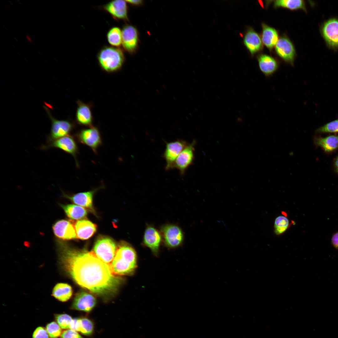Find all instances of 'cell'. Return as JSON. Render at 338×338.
Returning a JSON list of instances; mask_svg holds the SVG:
<instances>
[{
    "instance_id": "7402d4cb",
    "label": "cell",
    "mask_w": 338,
    "mask_h": 338,
    "mask_svg": "<svg viewBox=\"0 0 338 338\" xmlns=\"http://www.w3.org/2000/svg\"><path fill=\"white\" fill-rule=\"evenodd\" d=\"M313 141L316 146L320 147L327 153L332 152L338 148V135H331L325 137L315 136Z\"/></svg>"
},
{
    "instance_id": "83f0119b",
    "label": "cell",
    "mask_w": 338,
    "mask_h": 338,
    "mask_svg": "<svg viewBox=\"0 0 338 338\" xmlns=\"http://www.w3.org/2000/svg\"><path fill=\"white\" fill-rule=\"evenodd\" d=\"M107 41L111 46L119 47L122 44V31L117 26L110 28L106 34Z\"/></svg>"
},
{
    "instance_id": "603a6c76",
    "label": "cell",
    "mask_w": 338,
    "mask_h": 338,
    "mask_svg": "<svg viewBox=\"0 0 338 338\" xmlns=\"http://www.w3.org/2000/svg\"><path fill=\"white\" fill-rule=\"evenodd\" d=\"M258 61L261 71L266 76L272 75L278 68L276 60L269 55L261 54L258 58Z\"/></svg>"
},
{
    "instance_id": "9c48e42d",
    "label": "cell",
    "mask_w": 338,
    "mask_h": 338,
    "mask_svg": "<svg viewBox=\"0 0 338 338\" xmlns=\"http://www.w3.org/2000/svg\"><path fill=\"white\" fill-rule=\"evenodd\" d=\"M50 148L59 149L72 155L75 160L76 165L78 166L76 159L78 149L75 141L72 136L69 135L64 136L46 145H43L41 147V148L43 150H46Z\"/></svg>"
},
{
    "instance_id": "5bb4252c",
    "label": "cell",
    "mask_w": 338,
    "mask_h": 338,
    "mask_svg": "<svg viewBox=\"0 0 338 338\" xmlns=\"http://www.w3.org/2000/svg\"><path fill=\"white\" fill-rule=\"evenodd\" d=\"M162 238L161 233L153 226L148 225L144 231L143 243L149 248L154 254L157 255Z\"/></svg>"
},
{
    "instance_id": "f35d334b",
    "label": "cell",
    "mask_w": 338,
    "mask_h": 338,
    "mask_svg": "<svg viewBox=\"0 0 338 338\" xmlns=\"http://www.w3.org/2000/svg\"><path fill=\"white\" fill-rule=\"evenodd\" d=\"M26 38L28 41L30 43H33V40L31 37L28 34H27L26 35Z\"/></svg>"
},
{
    "instance_id": "f546056e",
    "label": "cell",
    "mask_w": 338,
    "mask_h": 338,
    "mask_svg": "<svg viewBox=\"0 0 338 338\" xmlns=\"http://www.w3.org/2000/svg\"><path fill=\"white\" fill-rule=\"evenodd\" d=\"M289 222L285 216H279L277 217L274 223V232L277 235H280L284 233L288 228Z\"/></svg>"
},
{
    "instance_id": "3957f363",
    "label": "cell",
    "mask_w": 338,
    "mask_h": 338,
    "mask_svg": "<svg viewBox=\"0 0 338 338\" xmlns=\"http://www.w3.org/2000/svg\"><path fill=\"white\" fill-rule=\"evenodd\" d=\"M98 64L105 71L114 73L120 70L125 61L123 50L119 47L105 45L97 55Z\"/></svg>"
},
{
    "instance_id": "836d02e7",
    "label": "cell",
    "mask_w": 338,
    "mask_h": 338,
    "mask_svg": "<svg viewBox=\"0 0 338 338\" xmlns=\"http://www.w3.org/2000/svg\"><path fill=\"white\" fill-rule=\"evenodd\" d=\"M46 329L42 327L37 328L33 332V338H49Z\"/></svg>"
},
{
    "instance_id": "f1b7e54d",
    "label": "cell",
    "mask_w": 338,
    "mask_h": 338,
    "mask_svg": "<svg viewBox=\"0 0 338 338\" xmlns=\"http://www.w3.org/2000/svg\"><path fill=\"white\" fill-rule=\"evenodd\" d=\"M94 326L92 322L86 318L78 319L77 332L85 335H91L94 331Z\"/></svg>"
},
{
    "instance_id": "d6a6232c",
    "label": "cell",
    "mask_w": 338,
    "mask_h": 338,
    "mask_svg": "<svg viewBox=\"0 0 338 338\" xmlns=\"http://www.w3.org/2000/svg\"><path fill=\"white\" fill-rule=\"evenodd\" d=\"M55 319L62 329H69L73 320L70 315L66 314H58L56 315Z\"/></svg>"
},
{
    "instance_id": "4fadbf2b",
    "label": "cell",
    "mask_w": 338,
    "mask_h": 338,
    "mask_svg": "<svg viewBox=\"0 0 338 338\" xmlns=\"http://www.w3.org/2000/svg\"><path fill=\"white\" fill-rule=\"evenodd\" d=\"M102 8L115 20H128V7L125 1H111L103 5Z\"/></svg>"
},
{
    "instance_id": "484cf974",
    "label": "cell",
    "mask_w": 338,
    "mask_h": 338,
    "mask_svg": "<svg viewBox=\"0 0 338 338\" xmlns=\"http://www.w3.org/2000/svg\"><path fill=\"white\" fill-rule=\"evenodd\" d=\"M66 215L70 218L78 220L86 217L87 214L86 210L84 207L73 204L60 205Z\"/></svg>"
},
{
    "instance_id": "74e56055",
    "label": "cell",
    "mask_w": 338,
    "mask_h": 338,
    "mask_svg": "<svg viewBox=\"0 0 338 338\" xmlns=\"http://www.w3.org/2000/svg\"><path fill=\"white\" fill-rule=\"evenodd\" d=\"M334 166L336 172L338 173V155L334 161Z\"/></svg>"
},
{
    "instance_id": "6da1fadb",
    "label": "cell",
    "mask_w": 338,
    "mask_h": 338,
    "mask_svg": "<svg viewBox=\"0 0 338 338\" xmlns=\"http://www.w3.org/2000/svg\"><path fill=\"white\" fill-rule=\"evenodd\" d=\"M59 243L63 265L78 284L100 295L115 292L120 280L110 264L103 261L93 252L77 250Z\"/></svg>"
},
{
    "instance_id": "e575fe53",
    "label": "cell",
    "mask_w": 338,
    "mask_h": 338,
    "mask_svg": "<svg viewBox=\"0 0 338 338\" xmlns=\"http://www.w3.org/2000/svg\"><path fill=\"white\" fill-rule=\"evenodd\" d=\"M61 338H83L77 331L69 329L63 331Z\"/></svg>"
},
{
    "instance_id": "8992f818",
    "label": "cell",
    "mask_w": 338,
    "mask_h": 338,
    "mask_svg": "<svg viewBox=\"0 0 338 338\" xmlns=\"http://www.w3.org/2000/svg\"><path fill=\"white\" fill-rule=\"evenodd\" d=\"M161 232L164 243L167 247H177L181 245L183 241V233L177 225L165 224L161 227Z\"/></svg>"
},
{
    "instance_id": "277c9868",
    "label": "cell",
    "mask_w": 338,
    "mask_h": 338,
    "mask_svg": "<svg viewBox=\"0 0 338 338\" xmlns=\"http://www.w3.org/2000/svg\"><path fill=\"white\" fill-rule=\"evenodd\" d=\"M117 248L115 242L112 239L100 236L95 241L93 252L103 261L110 264L114 258Z\"/></svg>"
},
{
    "instance_id": "d590c367",
    "label": "cell",
    "mask_w": 338,
    "mask_h": 338,
    "mask_svg": "<svg viewBox=\"0 0 338 338\" xmlns=\"http://www.w3.org/2000/svg\"><path fill=\"white\" fill-rule=\"evenodd\" d=\"M331 242L333 247L338 250V231L332 236Z\"/></svg>"
},
{
    "instance_id": "30bf717a",
    "label": "cell",
    "mask_w": 338,
    "mask_h": 338,
    "mask_svg": "<svg viewBox=\"0 0 338 338\" xmlns=\"http://www.w3.org/2000/svg\"><path fill=\"white\" fill-rule=\"evenodd\" d=\"M188 144L186 141L181 139L166 142L162 156L166 162V170L172 169L175 160Z\"/></svg>"
},
{
    "instance_id": "4316f807",
    "label": "cell",
    "mask_w": 338,
    "mask_h": 338,
    "mask_svg": "<svg viewBox=\"0 0 338 338\" xmlns=\"http://www.w3.org/2000/svg\"><path fill=\"white\" fill-rule=\"evenodd\" d=\"M275 8L283 7L290 10L302 9L306 11L305 3L302 0H277L274 1Z\"/></svg>"
},
{
    "instance_id": "7a4b0ae2",
    "label": "cell",
    "mask_w": 338,
    "mask_h": 338,
    "mask_svg": "<svg viewBox=\"0 0 338 338\" xmlns=\"http://www.w3.org/2000/svg\"><path fill=\"white\" fill-rule=\"evenodd\" d=\"M110 264L115 275L132 274L137 266L135 250L128 243L121 242L118 246L114 258Z\"/></svg>"
},
{
    "instance_id": "2e32d148",
    "label": "cell",
    "mask_w": 338,
    "mask_h": 338,
    "mask_svg": "<svg viewBox=\"0 0 338 338\" xmlns=\"http://www.w3.org/2000/svg\"><path fill=\"white\" fill-rule=\"evenodd\" d=\"M278 55L286 62L292 64L295 56L294 47L291 42L285 37L279 38L275 46Z\"/></svg>"
},
{
    "instance_id": "ffe728a7",
    "label": "cell",
    "mask_w": 338,
    "mask_h": 338,
    "mask_svg": "<svg viewBox=\"0 0 338 338\" xmlns=\"http://www.w3.org/2000/svg\"><path fill=\"white\" fill-rule=\"evenodd\" d=\"M98 189L79 192L71 196L65 194H64V196L75 204L87 208L93 212L94 211L93 205V196L94 193Z\"/></svg>"
},
{
    "instance_id": "1f68e13d",
    "label": "cell",
    "mask_w": 338,
    "mask_h": 338,
    "mask_svg": "<svg viewBox=\"0 0 338 338\" xmlns=\"http://www.w3.org/2000/svg\"><path fill=\"white\" fill-rule=\"evenodd\" d=\"M46 330L50 338H58L62 333L61 328L55 322H52L48 324Z\"/></svg>"
},
{
    "instance_id": "cb8c5ba5",
    "label": "cell",
    "mask_w": 338,
    "mask_h": 338,
    "mask_svg": "<svg viewBox=\"0 0 338 338\" xmlns=\"http://www.w3.org/2000/svg\"><path fill=\"white\" fill-rule=\"evenodd\" d=\"M262 27V41L267 47L271 49L279 40L278 33L275 29L265 24H263Z\"/></svg>"
},
{
    "instance_id": "d4e9b609",
    "label": "cell",
    "mask_w": 338,
    "mask_h": 338,
    "mask_svg": "<svg viewBox=\"0 0 338 338\" xmlns=\"http://www.w3.org/2000/svg\"><path fill=\"white\" fill-rule=\"evenodd\" d=\"M72 293V288L70 285L66 283H59L54 287L52 295L58 300L65 302L71 298Z\"/></svg>"
},
{
    "instance_id": "e0dca14e",
    "label": "cell",
    "mask_w": 338,
    "mask_h": 338,
    "mask_svg": "<svg viewBox=\"0 0 338 338\" xmlns=\"http://www.w3.org/2000/svg\"><path fill=\"white\" fill-rule=\"evenodd\" d=\"M96 303L95 297L88 293L82 292L75 296L72 308L74 310L89 312L95 307Z\"/></svg>"
},
{
    "instance_id": "8d00e7d4",
    "label": "cell",
    "mask_w": 338,
    "mask_h": 338,
    "mask_svg": "<svg viewBox=\"0 0 338 338\" xmlns=\"http://www.w3.org/2000/svg\"><path fill=\"white\" fill-rule=\"evenodd\" d=\"M125 1L127 3L134 5H139L142 3V1L140 0H125Z\"/></svg>"
},
{
    "instance_id": "ba28073f",
    "label": "cell",
    "mask_w": 338,
    "mask_h": 338,
    "mask_svg": "<svg viewBox=\"0 0 338 338\" xmlns=\"http://www.w3.org/2000/svg\"><path fill=\"white\" fill-rule=\"evenodd\" d=\"M196 141L193 140L184 149L174 161L172 169H178L181 176L184 175L188 168L192 165L194 159Z\"/></svg>"
},
{
    "instance_id": "44dd1931",
    "label": "cell",
    "mask_w": 338,
    "mask_h": 338,
    "mask_svg": "<svg viewBox=\"0 0 338 338\" xmlns=\"http://www.w3.org/2000/svg\"><path fill=\"white\" fill-rule=\"evenodd\" d=\"M243 43L252 55L260 51L262 48V41L259 36L252 28L248 29L245 33Z\"/></svg>"
},
{
    "instance_id": "ac0fdd59",
    "label": "cell",
    "mask_w": 338,
    "mask_h": 338,
    "mask_svg": "<svg viewBox=\"0 0 338 338\" xmlns=\"http://www.w3.org/2000/svg\"><path fill=\"white\" fill-rule=\"evenodd\" d=\"M77 107L76 119L79 124L88 127L92 126L93 117L90 104L84 103L80 100L76 102Z\"/></svg>"
},
{
    "instance_id": "4dcf8cb0",
    "label": "cell",
    "mask_w": 338,
    "mask_h": 338,
    "mask_svg": "<svg viewBox=\"0 0 338 338\" xmlns=\"http://www.w3.org/2000/svg\"><path fill=\"white\" fill-rule=\"evenodd\" d=\"M316 131L319 133H338V118L320 127Z\"/></svg>"
},
{
    "instance_id": "d6986e66",
    "label": "cell",
    "mask_w": 338,
    "mask_h": 338,
    "mask_svg": "<svg viewBox=\"0 0 338 338\" xmlns=\"http://www.w3.org/2000/svg\"><path fill=\"white\" fill-rule=\"evenodd\" d=\"M74 226L77 238L83 240L88 239L91 237L97 229V226L95 224L85 219L77 221Z\"/></svg>"
},
{
    "instance_id": "7c38bea8",
    "label": "cell",
    "mask_w": 338,
    "mask_h": 338,
    "mask_svg": "<svg viewBox=\"0 0 338 338\" xmlns=\"http://www.w3.org/2000/svg\"><path fill=\"white\" fill-rule=\"evenodd\" d=\"M122 44L123 49L127 52L132 53L136 50L138 41L136 28L134 26L126 24L121 29Z\"/></svg>"
},
{
    "instance_id": "9a60e30c",
    "label": "cell",
    "mask_w": 338,
    "mask_h": 338,
    "mask_svg": "<svg viewBox=\"0 0 338 338\" xmlns=\"http://www.w3.org/2000/svg\"><path fill=\"white\" fill-rule=\"evenodd\" d=\"M53 232L57 237L63 240H70L77 238L74 226L70 221L60 220L53 226Z\"/></svg>"
},
{
    "instance_id": "52a82bcc",
    "label": "cell",
    "mask_w": 338,
    "mask_h": 338,
    "mask_svg": "<svg viewBox=\"0 0 338 338\" xmlns=\"http://www.w3.org/2000/svg\"><path fill=\"white\" fill-rule=\"evenodd\" d=\"M76 137L79 142L88 146L95 153L102 144L100 132L97 127L93 126L80 130Z\"/></svg>"
},
{
    "instance_id": "5b68a950",
    "label": "cell",
    "mask_w": 338,
    "mask_h": 338,
    "mask_svg": "<svg viewBox=\"0 0 338 338\" xmlns=\"http://www.w3.org/2000/svg\"><path fill=\"white\" fill-rule=\"evenodd\" d=\"M51 121L50 134L47 138V144L64 136L68 135L74 127V125L68 120H59L55 119L51 115L49 110L44 107Z\"/></svg>"
},
{
    "instance_id": "8fae6325",
    "label": "cell",
    "mask_w": 338,
    "mask_h": 338,
    "mask_svg": "<svg viewBox=\"0 0 338 338\" xmlns=\"http://www.w3.org/2000/svg\"><path fill=\"white\" fill-rule=\"evenodd\" d=\"M321 32L329 46L338 48V19L331 18L325 22L321 27Z\"/></svg>"
}]
</instances>
